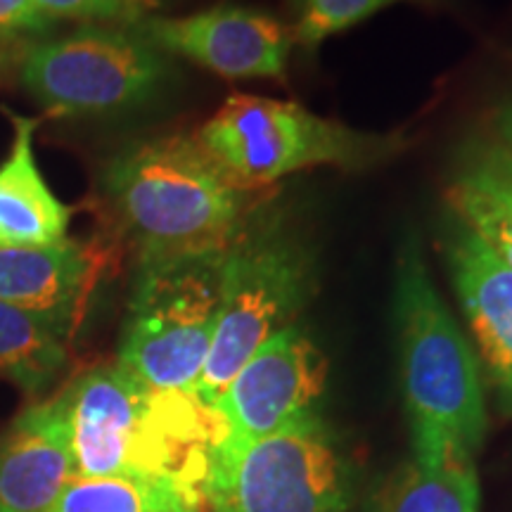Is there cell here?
I'll list each match as a JSON object with an SVG mask.
<instances>
[{
  "instance_id": "obj_1",
  "label": "cell",
  "mask_w": 512,
  "mask_h": 512,
  "mask_svg": "<svg viewBox=\"0 0 512 512\" xmlns=\"http://www.w3.org/2000/svg\"><path fill=\"white\" fill-rule=\"evenodd\" d=\"M76 475L145 477L207 505L216 448L228 437L214 406L192 392H152L119 366L88 370L57 396Z\"/></svg>"
},
{
  "instance_id": "obj_2",
  "label": "cell",
  "mask_w": 512,
  "mask_h": 512,
  "mask_svg": "<svg viewBox=\"0 0 512 512\" xmlns=\"http://www.w3.org/2000/svg\"><path fill=\"white\" fill-rule=\"evenodd\" d=\"M394 311L415 463H472L486 434L477 358L441 302L415 240L399 256Z\"/></svg>"
},
{
  "instance_id": "obj_3",
  "label": "cell",
  "mask_w": 512,
  "mask_h": 512,
  "mask_svg": "<svg viewBox=\"0 0 512 512\" xmlns=\"http://www.w3.org/2000/svg\"><path fill=\"white\" fill-rule=\"evenodd\" d=\"M105 190L138 259L226 249L249 214V190L188 136L128 147L107 166Z\"/></svg>"
},
{
  "instance_id": "obj_4",
  "label": "cell",
  "mask_w": 512,
  "mask_h": 512,
  "mask_svg": "<svg viewBox=\"0 0 512 512\" xmlns=\"http://www.w3.org/2000/svg\"><path fill=\"white\" fill-rule=\"evenodd\" d=\"M226 249L138 259L117 366L143 387L195 389L219 318Z\"/></svg>"
},
{
  "instance_id": "obj_5",
  "label": "cell",
  "mask_w": 512,
  "mask_h": 512,
  "mask_svg": "<svg viewBox=\"0 0 512 512\" xmlns=\"http://www.w3.org/2000/svg\"><path fill=\"white\" fill-rule=\"evenodd\" d=\"M313 283L309 247L278 216L247 214L226 249L221 306L202 375L192 394L214 406L268 337L287 328Z\"/></svg>"
},
{
  "instance_id": "obj_6",
  "label": "cell",
  "mask_w": 512,
  "mask_h": 512,
  "mask_svg": "<svg viewBox=\"0 0 512 512\" xmlns=\"http://www.w3.org/2000/svg\"><path fill=\"white\" fill-rule=\"evenodd\" d=\"M197 140L247 190L311 166L370 169L406 147L399 133H363L297 102L259 95H230Z\"/></svg>"
},
{
  "instance_id": "obj_7",
  "label": "cell",
  "mask_w": 512,
  "mask_h": 512,
  "mask_svg": "<svg viewBox=\"0 0 512 512\" xmlns=\"http://www.w3.org/2000/svg\"><path fill=\"white\" fill-rule=\"evenodd\" d=\"M349 498V465L316 413L245 444L223 439L207 479L214 512H344Z\"/></svg>"
},
{
  "instance_id": "obj_8",
  "label": "cell",
  "mask_w": 512,
  "mask_h": 512,
  "mask_svg": "<svg viewBox=\"0 0 512 512\" xmlns=\"http://www.w3.org/2000/svg\"><path fill=\"white\" fill-rule=\"evenodd\" d=\"M166 57L136 29L88 27L29 48L19 79L46 110L98 117L145 105L166 79Z\"/></svg>"
},
{
  "instance_id": "obj_9",
  "label": "cell",
  "mask_w": 512,
  "mask_h": 512,
  "mask_svg": "<svg viewBox=\"0 0 512 512\" xmlns=\"http://www.w3.org/2000/svg\"><path fill=\"white\" fill-rule=\"evenodd\" d=\"M328 363L299 325L268 337L214 403L228 441L266 437L299 415L313 413L325 389Z\"/></svg>"
},
{
  "instance_id": "obj_10",
  "label": "cell",
  "mask_w": 512,
  "mask_h": 512,
  "mask_svg": "<svg viewBox=\"0 0 512 512\" xmlns=\"http://www.w3.org/2000/svg\"><path fill=\"white\" fill-rule=\"evenodd\" d=\"M136 31L162 53L181 55L226 79H278L292 46V34L278 19L240 5L147 17Z\"/></svg>"
},
{
  "instance_id": "obj_11",
  "label": "cell",
  "mask_w": 512,
  "mask_h": 512,
  "mask_svg": "<svg viewBox=\"0 0 512 512\" xmlns=\"http://www.w3.org/2000/svg\"><path fill=\"white\" fill-rule=\"evenodd\" d=\"M74 477L60 401L24 408L0 437V512H53Z\"/></svg>"
},
{
  "instance_id": "obj_12",
  "label": "cell",
  "mask_w": 512,
  "mask_h": 512,
  "mask_svg": "<svg viewBox=\"0 0 512 512\" xmlns=\"http://www.w3.org/2000/svg\"><path fill=\"white\" fill-rule=\"evenodd\" d=\"M444 252L479 349L503 396L512 389V268L453 216Z\"/></svg>"
},
{
  "instance_id": "obj_13",
  "label": "cell",
  "mask_w": 512,
  "mask_h": 512,
  "mask_svg": "<svg viewBox=\"0 0 512 512\" xmlns=\"http://www.w3.org/2000/svg\"><path fill=\"white\" fill-rule=\"evenodd\" d=\"M98 264L93 249L74 240L50 247H0V302L34 313L69 337Z\"/></svg>"
},
{
  "instance_id": "obj_14",
  "label": "cell",
  "mask_w": 512,
  "mask_h": 512,
  "mask_svg": "<svg viewBox=\"0 0 512 512\" xmlns=\"http://www.w3.org/2000/svg\"><path fill=\"white\" fill-rule=\"evenodd\" d=\"M15 138L0 164V247H50L67 240L72 209L48 188L36 164V119L12 117Z\"/></svg>"
},
{
  "instance_id": "obj_15",
  "label": "cell",
  "mask_w": 512,
  "mask_h": 512,
  "mask_svg": "<svg viewBox=\"0 0 512 512\" xmlns=\"http://www.w3.org/2000/svg\"><path fill=\"white\" fill-rule=\"evenodd\" d=\"M64 335L34 313L0 302V375L24 392H43L67 361Z\"/></svg>"
},
{
  "instance_id": "obj_16",
  "label": "cell",
  "mask_w": 512,
  "mask_h": 512,
  "mask_svg": "<svg viewBox=\"0 0 512 512\" xmlns=\"http://www.w3.org/2000/svg\"><path fill=\"white\" fill-rule=\"evenodd\" d=\"M448 202L453 216L512 268V200L498 188L475 145H467L460 155L456 176L448 188Z\"/></svg>"
},
{
  "instance_id": "obj_17",
  "label": "cell",
  "mask_w": 512,
  "mask_h": 512,
  "mask_svg": "<svg viewBox=\"0 0 512 512\" xmlns=\"http://www.w3.org/2000/svg\"><path fill=\"white\" fill-rule=\"evenodd\" d=\"M475 463L408 467L384 494L377 512H477Z\"/></svg>"
},
{
  "instance_id": "obj_18",
  "label": "cell",
  "mask_w": 512,
  "mask_h": 512,
  "mask_svg": "<svg viewBox=\"0 0 512 512\" xmlns=\"http://www.w3.org/2000/svg\"><path fill=\"white\" fill-rule=\"evenodd\" d=\"M176 505H185L183 498L159 479L76 475L53 512H169Z\"/></svg>"
},
{
  "instance_id": "obj_19",
  "label": "cell",
  "mask_w": 512,
  "mask_h": 512,
  "mask_svg": "<svg viewBox=\"0 0 512 512\" xmlns=\"http://www.w3.org/2000/svg\"><path fill=\"white\" fill-rule=\"evenodd\" d=\"M396 3H427V0H309L299 10L292 43L311 50L320 46L325 38L354 27V24Z\"/></svg>"
},
{
  "instance_id": "obj_20",
  "label": "cell",
  "mask_w": 512,
  "mask_h": 512,
  "mask_svg": "<svg viewBox=\"0 0 512 512\" xmlns=\"http://www.w3.org/2000/svg\"><path fill=\"white\" fill-rule=\"evenodd\" d=\"M46 19H91L114 22L136 15V0H34Z\"/></svg>"
},
{
  "instance_id": "obj_21",
  "label": "cell",
  "mask_w": 512,
  "mask_h": 512,
  "mask_svg": "<svg viewBox=\"0 0 512 512\" xmlns=\"http://www.w3.org/2000/svg\"><path fill=\"white\" fill-rule=\"evenodd\" d=\"M50 19L36 10L34 0H0V43L22 34L48 29Z\"/></svg>"
},
{
  "instance_id": "obj_22",
  "label": "cell",
  "mask_w": 512,
  "mask_h": 512,
  "mask_svg": "<svg viewBox=\"0 0 512 512\" xmlns=\"http://www.w3.org/2000/svg\"><path fill=\"white\" fill-rule=\"evenodd\" d=\"M475 145L477 155L482 157V162L489 174L494 176V181L498 183L505 195L512 200V157L505 147L498 143V140H477Z\"/></svg>"
},
{
  "instance_id": "obj_23",
  "label": "cell",
  "mask_w": 512,
  "mask_h": 512,
  "mask_svg": "<svg viewBox=\"0 0 512 512\" xmlns=\"http://www.w3.org/2000/svg\"><path fill=\"white\" fill-rule=\"evenodd\" d=\"M494 128H496L498 143H501L512 157V102H505L501 110L496 112Z\"/></svg>"
},
{
  "instance_id": "obj_24",
  "label": "cell",
  "mask_w": 512,
  "mask_h": 512,
  "mask_svg": "<svg viewBox=\"0 0 512 512\" xmlns=\"http://www.w3.org/2000/svg\"><path fill=\"white\" fill-rule=\"evenodd\" d=\"M169 512H200V510L190 508V505H176V508H174V510H169Z\"/></svg>"
},
{
  "instance_id": "obj_25",
  "label": "cell",
  "mask_w": 512,
  "mask_h": 512,
  "mask_svg": "<svg viewBox=\"0 0 512 512\" xmlns=\"http://www.w3.org/2000/svg\"><path fill=\"white\" fill-rule=\"evenodd\" d=\"M306 3H309V0H292V5H294V8H297V10H302Z\"/></svg>"
}]
</instances>
